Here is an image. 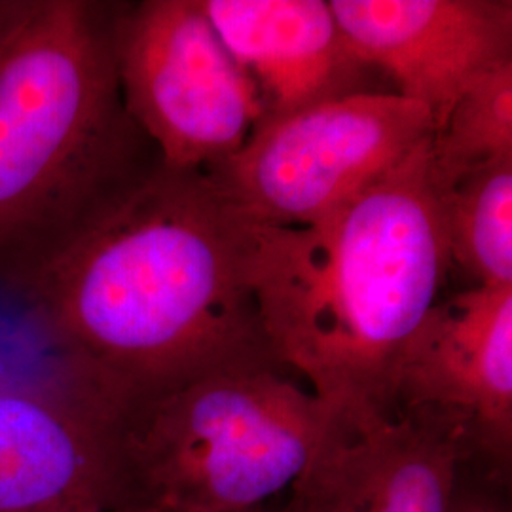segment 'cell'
I'll return each instance as SVG.
<instances>
[{
	"instance_id": "cell-1",
	"label": "cell",
	"mask_w": 512,
	"mask_h": 512,
	"mask_svg": "<svg viewBox=\"0 0 512 512\" xmlns=\"http://www.w3.org/2000/svg\"><path fill=\"white\" fill-rule=\"evenodd\" d=\"M253 226L205 171L160 165L19 294L38 336L118 403L272 355Z\"/></svg>"
},
{
	"instance_id": "cell-2",
	"label": "cell",
	"mask_w": 512,
	"mask_h": 512,
	"mask_svg": "<svg viewBox=\"0 0 512 512\" xmlns=\"http://www.w3.org/2000/svg\"><path fill=\"white\" fill-rule=\"evenodd\" d=\"M429 141L313 226H253L266 344L351 423L393 418L404 349L452 270Z\"/></svg>"
},
{
	"instance_id": "cell-3",
	"label": "cell",
	"mask_w": 512,
	"mask_h": 512,
	"mask_svg": "<svg viewBox=\"0 0 512 512\" xmlns=\"http://www.w3.org/2000/svg\"><path fill=\"white\" fill-rule=\"evenodd\" d=\"M120 6L33 0L0 48V291L16 298L162 165L120 90Z\"/></svg>"
},
{
	"instance_id": "cell-4",
	"label": "cell",
	"mask_w": 512,
	"mask_h": 512,
	"mask_svg": "<svg viewBox=\"0 0 512 512\" xmlns=\"http://www.w3.org/2000/svg\"><path fill=\"white\" fill-rule=\"evenodd\" d=\"M336 414L274 355L120 403L118 511L251 512L302 475Z\"/></svg>"
},
{
	"instance_id": "cell-5",
	"label": "cell",
	"mask_w": 512,
	"mask_h": 512,
	"mask_svg": "<svg viewBox=\"0 0 512 512\" xmlns=\"http://www.w3.org/2000/svg\"><path fill=\"white\" fill-rule=\"evenodd\" d=\"M433 133L421 103L357 93L262 120L245 145L205 173L249 219L308 228L403 162Z\"/></svg>"
},
{
	"instance_id": "cell-6",
	"label": "cell",
	"mask_w": 512,
	"mask_h": 512,
	"mask_svg": "<svg viewBox=\"0 0 512 512\" xmlns=\"http://www.w3.org/2000/svg\"><path fill=\"white\" fill-rule=\"evenodd\" d=\"M116 69L129 116L169 169H211L236 154L262 120L255 86L202 0L122 2Z\"/></svg>"
},
{
	"instance_id": "cell-7",
	"label": "cell",
	"mask_w": 512,
	"mask_h": 512,
	"mask_svg": "<svg viewBox=\"0 0 512 512\" xmlns=\"http://www.w3.org/2000/svg\"><path fill=\"white\" fill-rule=\"evenodd\" d=\"M440 427L463 469L511 486L512 285L439 298L404 349L393 416Z\"/></svg>"
},
{
	"instance_id": "cell-8",
	"label": "cell",
	"mask_w": 512,
	"mask_h": 512,
	"mask_svg": "<svg viewBox=\"0 0 512 512\" xmlns=\"http://www.w3.org/2000/svg\"><path fill=\"white\" fill-rule=\"evenodd\" d=\"M120 404L50 353L31 378L0 380V512H114Z\"/></svg>"
},
{
	"instance_id": "cell-9",
	"label": "cell",
	"mask_w": 512,
	"mask_h": 512,
	"mask_svg": "<svg viewBox=\"0 0 512 512\" xmlns=\"http://www.w3.org/2000/svg\"><path fill=\"white\" fill-rule=\"evenodd\" d=\"M355 52L433 131L478 76L512 61L511 0H330Z\"/></svg>"
},
{
	"instance_id": "cell-10",
	"label": "cell",
	"mask_w": 512,
	"mask_h": 512,
	"mask_svg": "<svg viewBox=\"0 0 512 512\" xmlns=\"http://www.w3.org/2000/svg\"><path fill=\"white\" fill-rule=\"evenodd\" d=\"M463 459L431 421L334 418L296 478L285 512H452Z\"/></svg>"
},
{
	"instance_id": "cell-11",
	"label": "cell",
	"mask_w": 512,
	"mask_h": 512,
	"mask_svg": "<svg viewBox=\"0 0 512 512\" xmlns=\"http://www.w3.org/2000/svg\"><path fill=\"white\" fill-rule=\"evenodd\" d=\"M202 8L253 82L262 120L382 92L325 0H202Z\"/></svg>"
},
{
	"instance_id": "cell-12",
	"label": "cell",
	"mask_w": 512,
	"mask_h": 512,
	"mask_svg": "<svg viewBox=\"0 0 512 512\" xmlns=\"http://www.w3.org/2000/svg\"><path fill=\"white\" fill-rule=\"evenodd\" d=\"M442 194L494 165L512 162V61L478 76L429 141Z\"/></svg>"
},
{
	"instance_id": "cell-13",
	"label": "cell",
	"mask_w": 512,
	"mask_h": 512,
	"mask_svg": "<svg viewBox=\"0 0 512 512\" xmlns=\"http://www.w3.org/2000/svg\"><path fill=\"white\" fill-rule=\"evenodd\" d=\"M452 268L471 287L512 285V162L494 165L444 194Z\"/></svg>"
},
{
	"instance_id": "cell-14",
	"label": "cell",
	"mask_w": 512,
	"mask_h": 512,
	"mask_svg": "<svg viewBox=\"0 0 512 512\" xmlns=\"http://www.w3.org/2000/svg\"><path fill=\"white\" fill-rule=\"evenodd\" d=\"M452 512H511V486L459 469Z\"/></svg>"
},
{
	"instance_id": "cell-15",
	"label": "cell",
	"mask_w": 512,
	"mask_h": 512,
	"mask_svg": "<svg viewBox=\"0 0 512 512\" xmlns=\"http://www.w3.org/2000/svg\"><path fill=\"white\" fill-rule=\"evenodd\" d=\"M31 2L33 0H0V48L27 14Z\"/></svg>"
},
{
	"instance_id": "cell-16",
	"label": "cell",
	"mask_w": 512,
	"mask_h": 512,
	"mask_svg": "<svg viewBox=\"0 0 512 512\" xmlns=\"http://www.w3.org/2000/svg\"><path fill=\"white\" fill-rule=\"evenodd\" d=\"M251 512H285V507H283V503L277 505V501H274V503H270V505H266V507H260V509Z\"/></svg>"
},
{
	"instance_id": "cell-17",
	"label": "cell",
	"mask_w": 512,
	"mask_h": 512,
	"mask_svg": "<svg viewBox=\"0 0 512 512\" xmlns=\"http://www.w3.org/2000/svg\"><path fill=\"white\" fill-rule=\"evenodd\" d=\"M114 512H145V511H133V509H126V511H114Z\"/></svg>"
}]
</instances>
